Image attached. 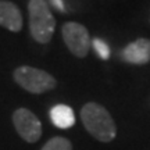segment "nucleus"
I'll use <instances>...</instances> for the list:
<instances>
[{"instance_id": "obj_2", "label": "nucleus", "mask_w": 150, "mask_h": 150, "mask_svg": "<svg viewBox=\"0 0 150 150\" xmlns=\"http://www.w3.org/2000/svg\"><path fill=\"white\" fill-rule=\"evenodd\" d=\"M29 31L39 43H47L56 29V20L46 0H29L28 3Z\"/></svg>"}, {"instance_id": "obj_4", "label": "nucleus", "mask_w": 150, "mask_h": 150, "mask_svg": "<svg viewBox=\"0 0 150 150\" xmlns=\"http://www.w3.org/2000/svg\"><path fill=\"white\" fill-rule=\"evenodd\" d=\"M61 35L67 47L74 56H76L78 59H83L88 54L92 42L88 29L82 24L74 21L65 22L61 28Z\"/></svg>"}, {"instance_id": "obj_11", "label": "nucleus", "mask_w": 150, "mask_h": 150, "mask_svg": "<svg viewBox=\"0 0 150 150\" xmlns=\"http://www.w3.org/2000/svg\"><path fill=\"white\" fill-rule=\"evenodd\" d=\"M50 3L53 6L54 8H57L60 13H64L65 11V6H64V1L63 0H50Z\"/></svg>"}, {"instance_id": "obj_3", "label": "nucleus", "mask_w": 150, "mask_h": 150, "mask_svg": "<svg viewBox=\"0 0 150 150\" xmlns=\"http://www.w3.org/2000/svg\"><path fill=\"white\" fill-rule=\"evenodd\" d=\"M14 81L22 89L33 95H40L54 89L57 81L49 72L31 65H21L14 71Z\"/></svg>"}, {"instance_id": "obj_10", "label": "nucleus", "mask_w": 150, "mask_h": 150, "mask_svg": "<svg viewBox=\"0 0 150 150\" xmlns=\"http://www.w3.org/2000/svg\"><path fill=\"white\" fill-rule=\"evenodd\" d=\"M92 46H93L95 52L97 53V56H99L100 59L107 60L108 57H110V53H111V50H110L108 45L104 42V40H102V39L96 38V39H93V40H92Z\"/></svg>"}, {"instance_id": "obj_6", "label": "nucleus", "mask_w": 150, "mask_h": 150, "mask_svg": "<svg viewBox=\"0 0 150 150\" xmlns=\"http://www.w3.org/2000/svg\"><path fill=\"white\" fill-rule=\"evenodd\" d=\"M121 57L129 64H147L150 61V39L140 38L131 42L121 52Z\"/></svg>"}, {"instance_id": "obj_5", "label": "nucleus", "mask_w": 150, "mask_h": 150, "mask_svg": "<svg viewBox=\"0 0 150 150\" xmlns=\"http://www.w3.org/2000/svg\"><path fill=\"white\" fill-rule=\"evenodd\" d=\"M13 124L17 134L28 143H35L42 136V124L28 108H17L13 114Z\"/></svg>"}, {"instance_id": "obj_7", "label": "nucleus", "mask_w": 150, "mask_h": 150, "mask_svg": "<svg viewBox=\"0 0 150 150\" xmlns=\"http://www.w3.org/2000/svg\"><path fill=\"white\" fill-rule=\"evenodd\" d=\"M0 27L11 32H20L22 28V16L13 1L0 0Z\"/></svg>"}, {"instance_id": "obj_8", "label": "nucleus", "mask_w": 150, "mask_h": 150, "mask_svg": "<svg viewBox=\"0 0 150 150\" xmlns=\"http://www.w3.org/2000/svg\"><path fill=\"white\" fill-rule=\"evenodd\" d=\"M50 118H52V122L60 129L71 128L75 124L74 111L67 104H57V106H54L50 110Z\"/></svg>"}, {"instance_id": "obj_9", "label": "nucleus", "mask_w": 150, "mask_h": 150, "mask_svg": "<svg viewBox=\"0 0 150 150\" xmlns=\"http://www.w3.org/2000/svg\"><path fill=\"white\" fill-rule=\"evenodd\" d=\"M40 150H72V143L67 138L63 136H54L46 142Z\"/></svg>"}, {"instance_id": "obj_1", "label": "nucleus", "mask_w": 150, "mask_h": 150, "mask_svg": "<svg viewBox=\"0 0 150 150\" xmlns=\"http://www.w3.org/2000/svg\"><path fill=\"white\" fill-rule=\"evenodd\" d=\"M81 120L85 129L95 139L108 143L115 139L117 127L110 112L102 104L95 102L86 103L81 110Z\"/></svg>"}]
</instances>
